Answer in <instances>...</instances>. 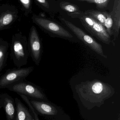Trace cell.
<instances>
[{
	"label": "cell",
	"mask_w": 120,
	"mask_h": 120,
	"mask_svg": "<svg viewBox=\"0 0 120 120\" xmlns=\"http://www.w3.org/2000/svg\"><path fill=\"white\" fill-rule=\"evenodd\" d=\"M29 52L27 37L21 33H16L12 37L11 57L18 68L27 63Z\"/></svg>",
	"instance_id": "cell-1"
},
{
	"label": "cell",
	"mask_w": 120,
	"mask_h": 120,
	"mask_svg": "<svg viewBox=\"0 0 120 120\" xmlns=\"http://www.w3.org/2000/svg\"><path fill=\"white\" fill-rule=\"evenodd\" d=\"M76 89L83 97L108 96L112 94L114 90L109 84L97 80L82 82L76 86Z\"/></svg>",
	"instance_id": "cell-2"
},
{
	"label": "cell",
	"mask_w": 120,
	"mask_h": 120,
	"mask_svg": "<svg viewBox=\"0 0 120 120\" xmlns=\"http://www.w3.org/2000/svg\"><path fill=\"white\" fill-rule=\"evenodd\" d=\"M32 22L44 31L57 37L70 39L73 36L66 29L57 23L42 16L33 14Z\"/></svg>",
	"instance_id": "cell-3"
},
{
	"label": "cell",
	"mask_w": 120,
	"mask_h": 120,
	"mask_svg": "<svg viewBox=\"0 0 120 120\" xmlns=\"http://www.w3.org/2000/svg\"><path fill=\"white\" fill-rule=\"evenodd\" d=\"M83 26L92 36L107 45H110L111 39L104 26L92 18L84 15L79 18Z\"/></svg>",
	"instance_id": "cell-4"
},
{
	"label": "cell",
	"mask_w": 120,
	"mask_h": 120,
	"mask_svg": "<svg viewBox=\"0 0 120 120\" xmlns=\"http://www.w3.org/2000/svg\"><path fill=\"white\" fill-rule=\"evenodd\" d=\"M61 20L90 49L102 57L107 58V56L104 53L102 45L96 41L94 39L87 34L82 30L64 18H61Z\"/></svg>",
	"instance_id": "cell-5"
},
{
	"label": "cell",
	"mask_w": 120,
	"mask_h": 120,
	"mask_svg": "<svg viewBox=\"0 0 120 120\" xmlns=\"http://www.w3.org/2000/svg\"><path fill=\"white\" fill-rule=\"evenodd\" d=\"M32 66L8 70L0 77V89L8 88L18 82L24 80L34 70Z\"/></svg>",
	"instance_id": "cell-6"
},
{
	"label": "cell",
	"mask_w": 120,
	"mask_h": 120,
	"mask_svg": "<svg viewBox=\"0 0 120 120\" xmlns=\"http://www.w3.org/2000/svg\"><path fill=\"white\" fill-rule=\"evenodd\" d=\"M19 12L14 5H0V31L9 28L17 19Z\"/></svg>",
	"instance_id": "cell-7"
},
{
	"label": "cell",
	"mask_w": 120,
	"mask_h": 120,
	"mask_svg": "<svg viewBox=\"0 0 120 120\" xmlns=\"http://www.w3.org/2000/svg\"><path fill=\"white\" fill-rule=\"evenodd\" d=\"M28 44L29 53L33 61L38 65L41 57V44L38 32L35 26H32L30 29Z\"/></svg>",
	"instance_id": "cell-8"
},
{
	"label": "cell",
	"mask_w": 120,
	"mask_h": 120,
	"mask_svg": "<svg viewBox=\"0 0 120 120\" xmlns=\"http://www.w3.org/2000/svg\"><path fill=\"white\" fill-rule=\"evenodd\" d=\"M8 88L11 91L34 98L43 99L44 97L43 93L36 85L24 80L15 83Z\"/></svg>",
	"instance_id": "cell-9"
},
{
	"label": "cell",
	"mask_w": 120,
	"mask_h": 120,
	"mask_svg": "<svg viewBox=\"0 0 120 120\" xmlns=\"http://www.w3.org/2000/svg\"><path fill=\"white\" fill-rule=\"evenodd\" d=\"M113 20L112 27L113 39L112 43L115 42L118 38L120 28V0H115L113 9L111 13Z\"/></svg>",
	"instance_id": "cell-10"
},
{
	"label": "cell",
	"mask_w": 120,
	"mask_h": 120,
	"mask_svg": "<svg viewBox=\"0 0 120 120\" xmlns=\"http://www.w3.org/2000/svg\"><path fill=\"white\" fill-rule=\"evenodd\" d=\"M60 6L72 18H79L84 15L77 6L70 2L62 1L60 3Z\"/></svg>",
	"instance_id": "cell-11"
},
{
	"label": "cell",
	"mask_w": 120,
	"mask_h": 120,
	"mask_svg": "<svg viewBox=\"0 0 120 120\" xmlns=\"http://www.w3.org/2000/svg\"><path fill=\"white\" fill-rule=\"evenodd\" d=\"M17 116L16 120H34L27 109L17 99Z\"/></svg>",
	"instance_id": "cell-12"
},
{
	"label": "cell",
	"mask_w": 120,
	"mask_h": 120,
	"mask_svg": "<svg viewBox=\"0 0 120 120\" xmlns=\"http://www.w3.org/2000/svg\"><path fill=\"white\" fill-rule=\"evenodd\" d=\"M32 106L39 113L45 115H53L54 110L49 104L43 102L31 100L30 101Z\"/></svg>",
	"instance_id": "cell-13"
},
{
	"label": "cell",
	"mask_w": 120,
	"mask_h": 120,
	"mask_svg": "<svg viewBox=\"0 0 120 120\" xmlns=\"http://www.w3.org/2000/svg\"><path fill=\"white\" fill-rule=\"evenodd\" d=\"M108 13L106 12H101L93 10H87L84 12V15L92 18L103 26L104 25Z\"/></svg>",
	"instance_id": "cell-14"
},
{
	"label": "cell",
	"mask_w": 120,
	"mask_h": 120,
	"mask_svg": "<svg viewBox=\"0 0 120 120\" xmlns=\"http://www.w3.org/2000/svg\"><path fill=\"white\" fill-rule=\"evenodd\" d=\"M5 110L7 117L9 120H12L14 117L15 110L12 99L5 94L4 96Z\"/></svg>",
	"instance_id": "cell-15"
},
{
	"label": "cell",
	"mask_w": 120,
	"mask_h": 120,
	"mask_svg": "<svg viewBox=\"0 0 120 120\" xmlns=\"http://www.w3.org/2000/svg\"><path fill=\"white\" fill-rule=\"evenodd\" d=\"M9 44L7 41L3 40L0 44V71L3 68L8 56Z\"/></svg>",
	"instance_id": "cell-16"
},
{
	"label": "cell",
	"mask_w": 120,
	"mask_h": 120,
	"mask_svg": "<svg viewBox=\"0 0 120 120\" xmlns=\"http://www.w3.org/2000/svg\"><path fill=\"white\" fill-rule=\"evenodd\" d=\"M113 20L111 14L108 13L104 26L105 27L107 33L109 34L111 38L113 35Z\"/></svg>",
	"instance_id": "cell-17"
},
{
	"label": "cell",
	"mask_w": 120,
	"mask_h": 120,
	"mask_svg": "<svg viewBox=\"0 0 120 120\" xmlns=\"http://www.w3.org/2000/svg\"><path fill=\"white\" fill-rule=\"evenodd\" d=\"M21 3L25 16H28L32 11V0H18Z\"/></svg>",
	"instance_id": "cell-18"
},
{
	"label": "cell",
	"mask_w": 120,
	"mask_h": 120,
	"mask_svg": "<svg viewBox=\"0 0 120 120\" xmlns=\"http://www.w3.org/2000/svg\"><path fill=\"white\" fill-rule=\"evenodd\" d=\"M80 1H86L96 4L98 8H106L110 0H77Z\"/></svg>",
	"instance_id": "cell-19"
},
{
	"label": "cell",
	"mask_w": 120,
	"mask_h": 120,
	"mask_svg": "<svg viewBox=\"0 0 120 120\" xmlns=\"http://www.w3.org/2000/svg\"><path fill=\"white\" fill-rule=\"evenodd\" d=\"M37 5L44 10L48 11L50 8L49 0H34Z\"/></svg>",
	"instance_id": "cell-20"
},
{
	"label": "cell",
	"mask_w": 120,
	"mask_h": 120,
	"mask_svg": "<svg viewBox=\"0 0 120 120\" xmlns=\"http://www.w3.org/2000/svg\"><path fill=\"white\" fill-rule=\"evenodd\" d=\"M3 40L1 38H0V44L3 41Z\"/></svg>",
	"instance_id": "cell-21"
},
{
	"label": "cell",
	"mask_w": 120,
	"mask_h": 120,
	"mask_svg": "<svg viewBox=\"0 0 120 120\" xmlns=\"http://www.w3.org/2000/svg\"><path fill=\"white\" fill-rule=\"evenodd\" d=\"M3 0H0V1H1Z\"/></svg>",
	"instance_id": "cell-22"
}]
</instances>
